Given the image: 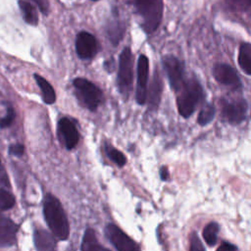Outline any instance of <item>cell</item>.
<instances>
[{
  "label": "cell",
  "instance_id": "cell-19",
  "mask_svg": "<svg viewBox=\"0 0 251 251\" xmlns=\"http://www.w3.org/2000/svg\"><path fill=\"white\" fill-rule=\"evenodd\" d=\"M19 6L20 9L22 11L24 20L25 21V23H27L28 25H35L38 23V14L36 11V8L29 2L27 1H24L21 0L19 1Z\"/></svg>",
  "mask_w": 251,
  "mask_h": 251
},
{
  "label": "cell",
  "instance_id": "cell-33",
  "mask_svg": "<svg viewBox=\"0 0 251 251\" xmlns=\"http://www.w3.org/2000/svg\"><path fill=\"white\" fill-rule=\"evenodd\" d=\"M92 1H97V0H92Z\"/></svg>",
  "mask_w": 251,
  "mask_h": 251
},
{
  "label": "cell",
  "instance_id": "cell-6",
  "mask_svg": "<svg viewBox=\"0 0 251 251\" xmlns=\"http://www.w3.org/2000/svg\"><path fill=\"white\" fill-rule=\"evenodd\" d=\"M247 109V102L241 97L224 99L222 101L221 118L230 125H239L245 120Z\"/></svg>",
  "mask_w": 251,
  "mask_h": 251
},
{
  "label": "cell",
  "instance_id": "cell-11",
  "mask_svg": "<svg viewBox=\"0 0 251 251\" xmlns=\"http://www.w3.org/2000/svg\"><path fill=\"white\" fill-rule=\"evenodd\" d=\"M213 76L221 84L229 86L233 89H237L241 85L240 78L236 71L226 64H216L213 67Z\"/></svg>",
  "mask_w": 251,
  "mask_h": 251
},
{
  "label": "cell",
  "instance_id": "cell-16",
  "mask_svg": "<svg viewBox=\"0 0 251 251\" xmlns=\"http://www.w3.org/2000/svg\"><path fill=\"white\" fill-rule=\"evenodd\" d=\"M34 78L35 81L37 83V85L39 86L40 90H41V95H42V99L46 104H53L56 100V94H55V90L53 89L52 85L49 83V81H47L43 76L39 75H34Z\"/></svg>",
  "mask_w": 251,
  "mask_h": 251
},
{
  "label": "cell",
  "instance_id": "cell-8",
  "mask_svg": "<svg viewBox=\"0 0 251 251\" xmlns=\"http://www.w3.org/2000/svg\"><path fill=\"white\" fill-rule=\"evenodd\" d=\"M105 235L112 245L119 251H136L140 249L137 243L116 225H107L105 227Z\"/></svg>",
  "mask_w": 251,
  "mask_h": 251
},
{
  "label": "cell",
  "instance_id": "cell-5",
  "mask_svg": "<svg viewBox=\"0 0 251 251\" xmlns=\"http://www.w3.org/2000/svg\"><path fill=\"white\" fill-rule=\"evenodd\" d=\"M133 57L129 47H125L119 58V71L117 83L121 94L126 97L129 94L132 88L133 80Z\"/></svg>",
  "mask_w": 251,
  "mask_h": 251
},
{
  "label": "cell",
  "instance_id": "cell-3",
  "mask_svg": "<svg viewBox=\"0 0 251 251\" xmlns=\"http://www.w3.org/2000/svg\"><path fill=\"white\" fill-rule=\"evenodd\" d=\"M143 30L150 34L159 26L163 16V0H133Z\"/></svg>",
  "mask_w": 251,
  "mask_h": 251
},
{
  "label": "cell",
  "instance_id": "cell-23",
  "mask_svg": "<svg viewBox=\"0 0 251 251\" xmlns=\"http://www.w3.org/2000/svg\"><path fill=\"white\" fill-rule=\"evenodd\" d=\"M105 153L107 154L108 158L117 164L119 167H123L126 163V156L119 151L117 148L110 144H105Z\"/></svg>",
  "mask_w": 251,
  "mask_h": 251
},
{
  "label": "cell",
  "instance_id": "cell-32",
  "mask_svg": "<svg viewBox=\"0 0 251 251\" xmlns=\"http://www.w3.org/2000/svg\"><path fill=\"white\" fill-rule=\"evenodd\" d=\"M0 165H1V160H0Z\"/></svg>",
  "mask_w": 251,
  "mask_h": 251
},
{
  "label": "cell",
  "instance_id": "cell-7",
  "mask_svg": "<svg viewBox=\"0 0 251 251\" xmlns=\"http://www.w3.org/2000/svg\"><path fill=\"white\" fill-rule=\"evenodd\" d=\"M162 62L172 89L177 92L186 79L185 66L183 62L172 55L164 57Z\"/></svg>",
  "mask_w": 251,
  "mask_h": 251
},
{
  "label": "cell",
  "instance_id": "cell-2",
  "mask_svg": "<svg viewBox=\"0 0 251 251\" xmlns=\"http://www.w3.org/2000/svg\"><path fill=\"white\" fill-rule=\"evenodd\" d=\"M204 97V90L201 83L195 77L186 78L180 89L177 91L176 106L181 117L189 118Z\"/></svg>",
  "mask_w": 251,
  "mask_h": 251
},
{
  "label": "cell",
  "instance_id": "cell-31",
  "mask_svg": "<svg viewBox=\"0 0 251 251\" xmlns=\"http://www.w3.org/2000/svg\"><path fill=\"white\" fill-rule=\"evenodd\" d=\"M160 176H161V178L164 179V180H166V179L168 178V176H169V172H168V170H167L166 167L161 168V170H160Z\"/></svg>",
  "mask_w": 251,
  "mask_h": 251
},
{
  "label": "cell",
  "instance_id": "cell-10",
  "mask_svg": "<svg viewBox=\"0 0 251 251\" xmlns=\"http://www.w3.org/2000/svg\"><path fill=\"white\" fill-rule=\"evenodd\" d=\"M75 50L82 60L93 58L98 51V43L94 35L87 31H80L75 39Z\"/></svg>",
  "mask_w": 251,
  "mask_h": 251
},
{
  "label": "cell",
  "instance_id": "cell-27",
  "mask_svg": "<svg viewBox=\"0 0 251 251\" xmlns=\"http://www.w3.org/2000/svg\"><path fill=\"white\" fill-rule=\"evenodd\" d=\"M9 152L11 155L21 157L25 153V146L23 144H13L9 147Z\"/></svg>",
  "mask_w": 251,
  "mask_h": 251
},
{
  "label": "cell",
  "instance_id": "cell-17",
  "mask_svg": "<svg viewBox=\"0 0 251 251\" xmlns=\"http://www.w3.org/2000/svg\"><path fill=\"white\" fill-rule=\"evenodd\" d=\"M238 64L240 69L248 75H251V44L242 43L238 53Z\"/></svg>",
  "mask_w": 251,
  "mask_h": 251
},
{
  "label": "cell",
  "instance_id": "cell-4",
  "mask_svg": "<svg viewBox=\"0 0 251 251\" xmlns=\"http://www.w3.org/2000/svg\"><path fill=\"white\" fill-rule=\"evenodd\" d=\"M74 86L79 101L90 111H95L103 101V92L90 80L76 77Z\"/></svg>",
  "mask_w": 251,
  "mask_h": 251
},
{
  "label": "cell",
  "instance_id": "cell-29",
  "mask_svg": "<svg viewBox=\"0 0 251 251\" xmlns=\"http://www.w3.org/2000/svg\"><path fill=\"white\" fill-rule=\"evenodd\" d=\"M228 1L233 6L240 9H245L251 6V0H228Z\"/></svg>",
  "mask_w": 251,
  "mask_h": 251
},
{
  "label": "cell",
  "instance_id": "cell-12",
  "mask_svg": "<svg viewBox=\"0 0 251 251\" xmlns=\"http://www.w3.org/2000/svg\"><path fill=\"white\" fill-rule=\"evenodd\" d=\"M59 135L68 149H73L76 146L79 134L75 124L68 118H62L58 124Z\"/></svg>",
  "mask_w": 251,
  "mask_h": 251
},
{
  "label": "cell",
  "instance_id": "cell-28",
  "mask_svg": "<svg viewBox=\"0 0 251 251\" xmlns=\"http://www.w3.org/2000/svg\"><path fill=\"white\" fill-rule=\"evenodd\" d=\"M32 2H34L39 10L44 14V15H47L48 12H49V2L48 0H30Z\"/></svg>",
  "mask_w": 251,
  "mask_h": 251
},
{
  "label": "cell",
  "instance_id": "cell-9",
  "mask_svg": "<svg viewBox=\"0 0 251 251\" xmlns=\"http://www.w3.org/2000/svg\"><path fill=\"white\" fill-rule=\"evenodd\" d=\"M149 77V61L145 55H140L137 61V87L135 100L143 105L147 98V82Z\"/></svg>",
  "mask_w": 251,
  "mask_h": 251
},
{
  "label": "cell",
  "instance_id": "cell-30",
  "mask_svg": "<svg viewBox=\"0 0 251 251\" xmlns=\"http://www.w3.org/2000/svg\"><path fill=\"white\" fill-rule=\"evenodd\" d=\"M236 249H237L236 246H234V245H232V244H230V243H228V242H223V243L218 247V250H219V251H222V250H224V251H226V250H236Z\"/></svg>",
  "mask_w": 251,
  "mask_h": 251
},
{
  "label": "cell",
  "instance_id": "cell-26",
  "mask_svg": "<svg viewBox=\"0 0 251 251\" xmlns=\"http://www.w3.org/2000/svg\"><path fill=\"white\" fill-rule=\"evenodd\" d=\"M190 250H205V247L202 245L199 237L195 232L191 233L190 236Z\"/></svg>",
  "mask_w": 251,
  "mask_h": 251
},
{
  "label": "cell",
  "instance_id": "cell-24",
  "mask_svg": "<svg viewBox=\"0 0 251 251\" xmlns=\"http://www.w3.org/2000/svg\"><path fill=\"white\" fill-rule=\"evenodd\" d=\"M15 197L7 190L0 188V210L6 211L14 207Z\"/></svg>",
  "mask_w": 251,
  "mask_h": 251
},
{
  "label": "cell",
  "instance_id": "cell-14",
  "mask_svg": "<svg viewBox=\"0 0 251 251\" xmlns=\"http://www.w3.org/2000/svg\"><path fill=\"white\" fill-rule=\"evenodd\" d=\"M162 79L156 70L153 79L150 84L149 93H148V105L150 110H156L159 106L161 100V93H162Z\"/></svg>",
  "mask_w": 251,
  "mask_h": 251
},
{
  "label": "cell",
  "instance_id": "cell-21",
  "mask_svg": "<svg viewBox=\"0 0 251 251\" xmlns=\"http://www.w3.org/2000/svg\"><path fill=\"white\" fill-rule=\"evenodd\" d=\"M215 114H216V109L212 104H205L199 114H198V118H197V123L200 126H206L208 124H210L214 118H215Z\"/></svg>",
  "mask_w": 251,
  "mask_h": 251
},
{
  "label": "cell",
  "instance_id": "cell-18",
  "mask_svg": "<svg viewBox=\"0 0 251 251\" xmlns=\"http://www.w3.org/2000/svg\"><path fill=\"white\" fill-rule=\"evenodd\" d=\"M81 250L83 251H97V250H106L105 247L100 245L98 242L95 232L92 228H87L84 232L82 242H81Z\"/></svg>",
  "mask_w": 251,
  "mask_h": 251
},
{
  "label": "cell",
  "instance_id": "cell-20",
  "mask_svg": "<svg viewBox=\"0 0 251 251\" xmlns=\"http://www.w3.org/2000/svg\"><path fill=\"white\" fill-rule=\"evenodd\" d=\"M220 230V226L217 223L215 222H211L209 223L203 229V238L205 240V242L209 245V246H213L216 244L217 239H218V233Z\"/></svg>",
  "mask_w": 251,
  "mask_h": 251
},
{
  "label": "cell",
  "instance_id": "cell-13",
  "mask_svg": "<svg viewBox=\"0 0 251 251\" xmlns=\"http://www.w3.org/2000/svg\"><path fill=\"white\" fill-rule=\"evenodd\" d=\"M17 226L9 218L0 213V247H10L17 238Z\"/></svg>",
  "mask_w": 251,
  "mask_h": 251
},
{
  "label": "cell",
  "instance_id": "cell-1",
  "mask_svg": "<svg viewBox=\"0 0 251 251\" xmlns=\"http://www.w3.org/2000/svg\"><path fill=\"white\" fill-rule=\"evenodd\" d=\"M43 214L53 235L61 240L67 239L70 233L68 218L60 201L54 195H46L43 204Z\"/></svg>",
  "mask_w": 251,
  "mask_h": 251
},
{
  "label": "cell",
  "instance_id": "cell-22",
  "mask_svg": "<svg viewBox=\"0 0 251 251\" xmlns=\"http://www.w3.org/2000/svg\"><path fill=\"white\" fill-rule=\"evenodd\" d=\"M107 33H108V36H109L111 42L113 44L117 45L119 43V41L123 38L124 26L120 22L114 21L108 25Z\"/></svg>",
  "mask_w": 251,
  "mask_h": 251
},
{
  "label": "cell",
  "instance_id": "cell-15",
  "mask_svg": "<svg viewBox=\"0 0 251 251\" xmlns=\"http://www.w3.org/2000/svg\"><path fill=\"white\" fill-rule=\"evenodd\" d=\"M34 244L38 250H53L56 245L54 235H51L44 229H36L34 231Z\"/></svg>",
  "mask_w": 251,
  "mask_h": 251
},
{
  "label": "cell",
  "instance_id": "cell-25",
  "mask_svg": "<svg viewBox=\"0 0 251 251\" xmlns=\"http://www.w3.org/2000/svg\"><path fill=\"white\" fill-rule=\"evenodd\" d=\"M15 119V112L12 107L7 108L6 115L0 119V128H5L11 126V124L14 122Z\"/></svg>",
  "mask_w": 251,
  "mask_h": 251
}]
</instances>
